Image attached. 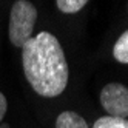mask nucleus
I'll list each match as a JSON object with an SVG mask.
<instances>
[{
  "mask_svg": "<svg viewBox=\"0 0 128 128\" xmlns=\"http://www.w3.org/2000/svg\"><path fill=\"white\" fill-rule=\"evenodd\" d=\"M57 8L65 14H74L84 8L88 0H56Z\"/></svg>",
  "mask_w": 128,
  "mask_h": 128,
  "instance_id": "nucleus-7",
  "label": "nucleus"
},
{
  "mask_svg": "<svg viewBox=\"0 0 128 128\" xmlns=\"http://www.w3.org/2000/svg\"><path fill=\"white\" fill-rule=\"evenodd\" d=\"M56 128H88V124L76 111H62L57 116Z\"/></svg>",
  "mask_w": 128,
  "mask_h": 128,
  "instance_id": "nucleus-4",
  "label": "nucleus"
},
{
  "mask_svg": "<svg viewBox=\"0 0 128 128\" xmlns=\"http://www.w3.org/2000/svg\"><path fill=\"white\" fill-rule=\"evenodd\" d=\"M113 56L117 62L128 63V30L117 39L113 48Z\"/></svg>",
  "mask_w": 128,
  "mask_h": 128,
  "instance_id": "nucleus-5",
  "label": "nucleus"
},
{
  "mask_svg": "<svg viewBox=\"0 0 128 128\" xmlns=\"http://www.w3.org/2000/svg\"><path fill=\"white\" fill-rule=\"evenodd\" d=\"M100 105L108 116L126 119L128 117V88L122 84H108L100 91Z\"/></svg>",
  "mask_w": 128,
  "mask_h": 128,
  "instance_id": "nucleus-3",
  "label": "nucleus"
},
{
  "mask_svg": "<svg viewBox=\"0 0 128 128\" xmlns=\"http://www.w3.org/2000/svg\"><path fill=\"white\" fill-rule=\"evenodd\" d=\"M26 80L42 97H56L68 84V63L60 42L51 32L42 31L22 46Z\"/></svg>",
  "mask_w": 128,
  "mask_h": 128,
  "instance_id": "nucleus-1",
  "label": "nucleus"
},
{
  "mask_svg": "<svg viewBox=\"0 0 128 128\" xmlns=\"http://www.w3.org/2000/svg\"><path fill=\"white\" fill-rule=\"evenodd\" d=\"M3 128H10V126H8V125H3Z\"/></svg>",
  "mask_w": 128,
  "mask_h": 128,
  "instance_id": "nucleus-9",
  "label": "nucleus"
},
{
  "mask_svg": "<svg viewBox=\"0 0 128 128\" xmlns=\"http://www.w3.org/2000/svg\"><path fill=\"white\" fill-rule=\"evenodd\" d=\"M6 110H8V102H6V97L0 93V122L3 120V117L6 114Z\"/></svg>",
  "mask_w": 128,
  "mask_h": 128,
  "instance_id": "nucleus-8",
  "label": "nucleus"
},
{
  "mask_svg": "<svg viewBox=\"0 0 128 128\" xmlns=\"http://www.w3.org/2000/svg\"><path fill=\"white\" fill-rule=\"evenodd\" d=\"M37 20V10L28 0H17L10 14V40L14 46L22 48L32 37Z\"/></svg>",
  "mask_w": 128,
  "mask_h": 128,
  "instance_id": "nucleus-2",
  "label": "nucleus"
},
{
  "mask_svg": "<svg viewBox=\"0 0 128 128\" xmlns=\"http://www.w3.org/2000/svg\"><path fill=\"white\" fill-rule=\"evenodd\" d=\"M93 128H128V119L105 116V117L97 119L93 125Z\"/></svg>",
  "mask_w": 128,
  "mask_h": 128,
  "instance_id": "nucleus-6",
  "label": "nucleus"
}]
</instances>
